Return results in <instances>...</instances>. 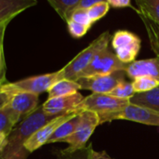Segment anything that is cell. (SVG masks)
Instances as JSON below:
<instances>
[{
  "instance_id": "3957f363",
  "label": "cell",
  "mask_w": 159,
  "mask_h": 159,
  "mask_svg": "<svg viewBox=\"0 0 159 159\" xmlns=\"http://www.w3.org/2000/svg\"><path fill=\"white\" fill-rule=\"evenodd\" d=\"M61 79L63 78L62 71L61 69L57 72L34 75L16 82H7L0 87V90L7 94L8 98L17 93H31L39 95L41 93L48 92L56 82Z\"/></svg>"
},
{
  "instance_id": "52a82bcc",
  "label": "cell",
  "mask_w": 159,
  "mask_h": 159,
  "mask_svg": "<svg viewBox=\"0 0 159 159\" xmlns=\"http://www.w3.org/2000/svg\"><path fill=\"white\" fill-rule=\"evenodd\" d=\"M126 72L121 70L109 75L79 77L75 81L78 83L81 89L90 90L92 93L109 94L117 85L126 81Z\"/></svg>"
},
{
  "instance_id": "d6986e66",
  "label": "cell",
  "mask_w": 159,
  "mask_h": 159,
  "mask_svg": "<svg viewBox=\"0 0 159 159\" xmlns=\"http://www.w3.org/2000/svg\"><path fill=\"white\" fill-rule=\"evenodd\" d=\"M79 0H48V4L60 15V17L67 22L72 11L77 6Z\"/></svg>"
},
{
  "instance_id": "7c38bea8",
  "label": "cell",
  "mask_w": 159,
  "mask_h": 159,
  "mask_svg": "<svg viewBox=\"0 0 159 159\" xmlns=\"http://www.w3.org/2000/svg\"><path fill=\"white\" fill-rule=\"evenodd\" d=\"M78 113H80V112L72 113V114H68V115L57 116V117H54L53 119H51L50 121H48L47 124H45L43 127H41L40 129H38L36 131H34L30 136V138L26 141V143L24 144L25 149L30 154H32L34 151L38 150L40 147H42L44 144H47L48 141L52 136V134L55 132V130L62 123H64L65 121L71 119L72 117H74Z\"/></svg>"
},
{
  "instance_id": "2e32d148",
  "label": "cell",
  "mask_w": 159,
  "mask_h": 159,
  "mask_svg": "<svg viewBox=\"0 0 159 159\" xmlns=\"http://www.w3.org/2000/svg\"><path fill=\"white\" fill-rule=\"evenodd\" d=\"M81 113V112H80ZM80 113L75 115L71 119L62 123L52 134V136L48 141L47 144L48 143H62L66 138L71 136L76 129L79 122H80Z\"/></svg>"
},
{
  "instance_id": "277c9868",
  "label": "cell",
  "mask_w": 159,
  "mask_h": 159,
  "mask_svg": "<svg viewBox=\"0 0 159 159\" xmlns=\"http://www.w3.org/2000/svg\"><path fill=\"white\" fill-rule=\"evenodd\" d=\"M129 103V100L118 99L109 94L92 93L84 98L78 106V110L94 112L98 115L101 121L110 115L122 111Z\"/></svg>"
},
{
  "instance_id": "4316f807",
  "label": "cell",
  "mask_w": 159,
  "mask_h": 159,
  "mask_svg": "<svg viewBox=\"0 0 159 159\" xmlns=\"http://www.w3.org/2000/svg\"><path fill=\"white\" fill-rule=\"evenodd\" d=\"M68 20H73L77 23L84 24L86 26L91 27L92 22L90 21V19L88 14V10L86 9H79V8H75L72 13L69 16Z\"/></svg>"
},
{
  "instance_id": "5bb4252c",
  "label": "cell",
  "mask_w": 159,
  "mask_h": 159,
  "mask_svg": "<svg viewBox=\"0 0 159 159\" xmlns=\"http://www.w3.org/2000/svg\"><path fill=\"white\" fill-rule=\"evenodd\" d=\"M36 4L35 0H0V25H7L20 13Z\"/></svg>"
},
{
  "instance_id": "9c48e42d",
  "label": "cell",
  "mask_w": 159,
  "mask_h": 159,
  "mask_svg": "<svg viewBox=\"0 0 159 159\" xmlns=\"http://www.w3.org/2000/svg\"><path fill=\"white\" fill-rule=\"evenodd\" d=\"M38 96L31 93H17L9 97L5 107L15 125L23 121L39 107Z\"/></svg>"
},
{
  "instance_id": "4fadbf2b",
  "label": "cell",
  "mask_w": 159,
  "mask_h": 159,
  "mask_svg": "<svg viewBox=\"0 0 159 159\" xmlns=\"http://www.w3.org/2000/svg\"><path fill=\"white\" fill-rule=\"evenodd\" d=\"M127 76L135 80L138 77H151L159 81V57L135 61L127 65Z\"/></svg>"
},
{
  "instance_id": "7402d4cb",
  "label": "cell",
  "mask_w": 159,
  "mask_h": 159,
  "mask_svg": "<svg viewBox=\"0 0 159 159\" xmlns=\"http://www.w3.org/2000/svg\"><path fill=\"white\" fill-rule=\"evenodd\" d=\"M109 95L122 100H130L135 95L132 82L130 83V82L124 81L120 83L109 93Z\"/></svg>"
},
{
  "instance_id": "4dcf8cb0",
  "label": "cell",
  "mask_w": 159,
  "mask_h": 159,
  "mask_svg": "<svg viewBox=\"0 0 159 159\" xmlns=\"http://www.w3.org/2000/svg\"><path fill=\"white\" fill-rule=\"evenodd\" d=\"M90 159H114L112 158L105 151L102 152H97L94 149L91 150V155H90Z\"/></svg>"
},
{
  "instance_id": "7a4b0ae2",
  "label": "cell",
  "mask_w": 159,
  "mask_h": 159,
  "mask_svg": "<svg viewBox=\"0 0 159 159\" xmlns=\"http://www.w3.org/2000/svg\"><path fill=\"white\" fill-rule=\"evenodd\" d=\"M111 39L112 36L108 31L101 34L85 49L79 52L69 63L61 68L62 78L75 81L79 75L91 63V61L100 53L108 48V45Z\"/></svg>"
},
{
  "instance_id": "6da1fadb",
  "label": "cell",
  "mask_w": 159,
  "mask_h": 159,
  "mask_svg": "<svg viewBox=\"0 0 159 159\" xmlns=\"http://www.w3.org/2000/svg\"><path fill=\"white\" fill-rule=\"evenodd\" d=\"M54 117L48 116L42 105L27 118L21 121L8 135L0 148V159H27L30 153L24 144L30 136Z\"/></svg>"
},
{
  "instance_id": "1f68e13d",
  "label": "cell",
  "mask_w": 159,
  "mask_h": 159,
  "mask_svg": "<svg viewBox=\"0 0 159 159\" xmlns=\"http://www.w3.org/2000/svg\"><path fill=\"white\" fill-rule=\"evenodd\" d=\"M8 100H9V98L7 97V95L0 90V110L3 109L7 105Z\"/></svg>"
},
{
  "instance_id": "8992f818",
  "label": "cell",
  "mask_w": 159,
  "mask_h": 159,
  "mask_svg": "<svg viewBox=\"0 0 159 159\" xmlns=\"http://www.w3.org/2000/svg\"><path fill=\"white\" fill-rule=\"evenodd\" d=\"M141 38L126 30L116 31L112 36V47L118 60L124 64L135 61L141 49Z\"/></svg>"
},
{
  "instance_id": "8fae6325",
  "label": "cell",
  "mask_w": 159,
  "mask_h": 159,
  "mask_svg": "<svg viewBox=\"0 0 159 159\" xmlns=\"http://www.w3.org/2000/svg\"><path fill=\"white\" fill-rule=\"evenodd\" d=\"M84 96L77 92L73 95L48 99L42 105L43 111L49 116L57 117L72 113L81 112L78 106L84 100Z\"/></svg>"
},
{
  "instance_id": "ba28073f",
  "label": "cell",
  "mask_w": 159,
  "mask_h": 159,
  "mask_svg": "<svg viewBox=\"0 0 159 159\" xmlns=\"http://www.w3.org/2000/svg\"><path fill=\"white\" fill-rule=\"evenodd\" d=\"M114 120H128L148 126L159 127V113L149 108L129 103L122 111L102 119L100 121V125Z\"/></svg>"
},
{
  "instance_id": "9a60e30c",
  "label": "cell",
  "mask_w": 159,
  "mask_h": 159,
  "mask_svg": "<svg viewBox=\"0 0 159 159\" xmlns=\"http://www.w3.org/2000/svg\"><path fill=\"white\" fill-rule=\"evenodd\" d=\"M129 102L159 113V86L147 92L135 93V95L129 100Z\"/></svg>"
},
{
  "instance_id": "5b68a950",
  "label": "cell",
  "mask_w": 159,
  "mask_h": 159,
  "mask_svg": "<svg viewBox=\"0 0 159 159\" xmlns=\"http://www.w3.org/2000/svg\"><path fill=\"white\" fill-rule=\"evenodd\" d=\"M99 125L100 118L96 113L82 111L80 113V122L75 131L62 142L68 144V147L63 149V151L66 153H74L85 148L87 143Z\"/></svg>"
},
{
  "instance_id": "e0dca14e",
  "label": "cell",
  "mask_w": 159,
  "mask_h": 159,
  "mask_svg": "<svg viewBox=\"0 0 159 159\" xmlns=\"http://www.w3.org/2000/svg\"><path fill=\"white\" fill-rule=\"evenodd\" d=\"M79 89H81V88L76 81L61 79V80L56 82L48 89V99L73 95L75 93H77Z\"/></svg>"
},
{
  "instance_id": "603a6c76",
  "label": "cell",
  "mask_w": 159,
  "mask_h": 159,
  "mask_svg": "<svg viewBox=\"0 0 159 159\" xmlns=\"http://www.w3.org/2000/svg\"><path fill=\"white\" fill-rule=\"evenodd\" d=\"M92 149V143H89L85 148L74 153H66L63 150H60L55 153V159H90Z\"/></svg>"
},
{
  "instance_id": "f1b7e54d",
  "label": "cell",
  "mask_w": 159,
  "mask_h": 159,
  "mask_svg": "<svg viewBox=\"0 0 159 159\" xmlns=\"http://www.w3.org/2000/svg\"><path fill=\"white\" fill-rule=\"evenodd\" d=\"M109 6L111 7H115V8H121V7H130L132 9H134L137 13H139V9L135 8L132 5L130 0H108L107 1Z\"/></svg>"
},
{
  "instance_id": "d4e9b609",
  "label": "cell",
  "mask_w": 159,
  "mask_h": 159,
  "mask_svg": "<svg viewBox=\"0 0 159 159\" xmlns=\"http://www.w3.org/2000/svg\"><path fill=\"white\" fill-rule=\"evenodd\" d=\"M16 128L15 123L11 119L6 107L0 110V133L8 137L11 131Z\"/></svg>"
},
{
  "instance_id": "cb8c5ba5",
  "label": "cell",
  "mask_w": 159,
  "mask_h": 159,
  "mask_svg": "<svg viewBox=\"0 0 159 159\" xmlns=\"http://www.w3.org/2000/svg\"><path fill=\"white\" fill-rule=\"evenodd\" d=\"M110 7H111L109 6L107 1L101 0L96 5H94L92 7L88 9V14H89V17L92 24L94 22H96L97 20H99L100 19L103 18L109 11Z\"/></svg>"
},
{
  "instance_id": "d6a6232c",
  "label": "cell",
  "mask_w": 159,
  "mask_h": 159,
  "mask_svg": "<svg viewBox=\"0 0 159 159\" xmlns=\"http://www.w3.org/2000/svg\"><path fill=\"white\" fill-rule=\"evenodd\" d=\"M7 136H5L4 134H2V133H0V148H1V146L4 144V143L6 142V140H7Z\"/></svg>"
},
{
  "instance_id": "ac0fdd59",
  "label": "cell",
  "mask_w": 159,
  "mask_h": 159,
  "mask_svg": "<svg viewBox=\"0 0 159 159\" xmlns=\"http://www.w3.org/2000/svg\"><path fill=\"white\" fill-rule=\"evenodd\" d=\"M136 4L139 13L159 27V0H136Z\"/></svg>"
},
{
  "instance_id": "83f0119b",
  "label": "cell",
  "mask_w": 159,
  "mask_h": 159,
  "mask_svg": "<svg viewBox=\"0 0 159 159\" xmlns=\"http://www.w3.org/2000/svg\"><path fill=\"white\" fill-rule=\"evenodd\" d=\"M66 23H67L68 32L74 38H81L90 29V27H89V26L75 22L73 20H68Z\"/></svg>"
},
{
  "instance_id": "ffe728a7",
  "label": "cell",
  "mask_w": 159,
  "mask_h": 159,
  "mask_svg": "<svg viewBox=\"0 0 159 159\" xmlns=\"http://www.w3.org/2000/svg\"><path fill=\"white\" fill-rule=\"evenodd\" d=\"M139 16L142 19L145 27L151 48L155 52L157 57H159V27L149 20H147L145 17H143L142 14L139 13Z\"/></svg>"
},
{
  "instance_id": "30bf717a",
  "label": "cell",
  "mask_w": 159,
  "mask_h": 159,
  "mask_svg": "<svg viewBox=\"0 0 159 159\" xmlns=\"http://www.w3.org/2000/svg\"><path fill=\"white\" fill-rule=\"evenodd\" d=\"M128 64L121 62L116 57V53L111 49L106 48L100 53L91 63L79 75V77H87L92 75H109L116 71H125Z\"/></svg>"
},
{
  "instance_id": "44dd1931",
  "label": "cell",
  "mask_w": 159,
  "mask_h": 159,
  "mask_svg": "<svg viewBox=\"0 0 159 159\" xmlns=\"http://www.w3.org/2000/svg\"><path fill=\"white\" fill-rule=\"evenodd\" d=\"M132 86L135 93H143L150 91L159 86V81L151 77H138L132 82Z\"/></svg>"
},
{
  "instance_id": "484cf974",
  "label": "cell",
  "mask_w": 159,
  "mask_h": 159,
  "mask_svg": "<svg viewBox=\"0 0 159 159\" xmlns=\"http://www.w3.org/2000/svg\"><path fill=\"white\" fill-rule=\"evenodd\" d=\"M7 24L0 25V87L7 83V78H6V61H5V57H4V49H3V40H4V34H5V30L7 28Z\"/></svg>"
},
{
  "instance_id": "f546056e",
  "label": "cell",
  "mask_w": 159,
  "mask_h": 159,
  "mask_svg": "<svg viewBox=\"0 0 159 159\" xmlns=\"http://www.w3.org/2000/svg\"><path fill=\"white\" fill-rule=\"evenodd\" d=\"M99 1L101 0H79L77 6L75 7V8H79V9H89L90 7H92L94 5H96Z\"/></svg>"
}]
</instances>
